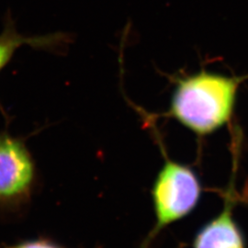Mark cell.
<instances>
[{
  "instance_id": "6da1fadb",
  "label": "cell",
  "mask_w": 248,
  "mask_h": 248,
  "mask_svg": "<svg viewBox=\"0 0 248 248\" xmlns=\"http://www.w3.org/2000/svg\"><path fill=\"white\" fill-rule=\"evenodd\" d=\"M246 78L205 70L177 78L167 116L199 136L214 133L232 120Z\"/></svg>"
},
{
  "instance_id": "7a4b0ae2",
  "label": "cell",
  "mask_w": 248,
  "mask_h": 248,
  "mask_svg": "<svg viewBox=\"0 0 248 248\" xmlns=\"http://www.w3.org/2000/svg\"><path fill=\"white\" fill-rule=\"evenodd\" d=\"M202 195V182L195 171L187 165L166 158L151 189L155 225L140 248H149L161 231L188 216Z\"/></svg>"
},
{
  "instance_id": "3957f363",
  "label": "cell",
  "mask_w": 248,
  "mask_h": 248,
  "mask_svg": "<svg viewBox=\"0 0 248 248\" xmlns=\"http://www.w3.org/2000/svg\"><path fill=\"white\" fill-rule=\"evenodd\" d=\"M37 184L35 159L26 142L8 132H0V214L24 213Z\"/></svg>"
},
{
  "instance_id": "277c9868",
  "label": "cell",
  "mask_w": 248,
  "mask_h": 248,
  "mask_svg": "<svg viewBox=\"0 0 248 248\" xmlns=\"http://www.w3.org/2000/svg\"><path fill=\"white\" fill-rule=\"evenodd\" d=\"M225 196L221 213L198 231L192 248H247L244 233L233 216V201Z\"/></svg>"
},
{
  "instance_id": "5b68a950",
  "label": "cell",
  "mask_w": 248,
  "mask_h": 248,
  "mask_svg": "<svg viewBox=\"0 0 248 248\" xmlns=\"http://www.w3.org/2000/svg\"><path fill=\"white\" fill-rule=\"evenodd\" d=\"M62 33L27 37L18 33L13 19L8 17L3 31L0 34V72L10 62L15 52L22 45H30L39 49H56L65 42Z\"/></svg>"
},
{
  "instance_id": "8992f818",
  "label": "cell",
  "mask_w": 248,
  "mask_h": 248,
  "mask_svg": "<svg viewBox=\"0 0 248 248\" xmlns=\"http://www.w3.org/2000/svg\"><path fill=\"white\" fill-rule=\"evenodd\" d=\"M0 248H65L49 238L25 240Z\"/></svg>"
}]
</instances>
